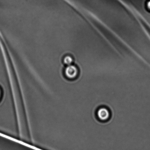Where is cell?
<instances>
[{
  "mask_svg": "<svg viewBox=\"0 0 150 150\" xmlns=\"http://www.w3.org/2000/svg\"><path fill=\"white\" fill-rule=\"evenodd\" d=\"M77 64H71L66 67L63 72L62 78L68 80H73L76 79L79 74Z\"/></svg>",
  "mask_w": 150,
  "mask_h": 150,
  "instance_id": "1",
  "label": "cell"
},
{
  "mask_svg": "<svg viewBox=\"0 0 150 150\" xmlns=\"http://www.w3.org/2000/svg\"><path fill=\"white\" fill-rule=\"evenodd\" d=\"M97 116L100 120L106 121L110 117V113L107 108L102 107L99 109L97 112Z\"/></svg>",
  "mask_w": 150,
  "mask_h": 150,
  "instance_id": "2",
  "label": "cell"
},
{
  "mask_svg": "<svg viewBox=\"0 0 150 150\" xmlns=\"http://www.w3.org/2000/svg\"><path fill=\"white\" fill-rule=\"evenodd\" d=\"M147 7L150 10V1H148L147 3Z\"/></svg>",
  "mask_w": 150,
  "mask_h": 150,
  "instance_id": "3",
  "label": "cell"
},
{
  "mask_svg": "<svg viewBox=\"0 0 150 150\" xmlns=\"http://www.w3.org/2000/svg\"><path fill=\"white\" fill-rule=\"evenodd\" d=\"M1 90H0V98H1Z\"/></svg>",
  "mask_w": 150,
  "mask_h": 150,
  "instance_id": "4",
  "label": "cell"
}]
</instances>
